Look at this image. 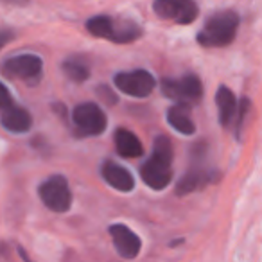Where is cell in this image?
<instances>
[{
	"mask_svg": "<svg viewBox=\"0 0 262 262\" xmlns=\"http://www.w3.org/2000/svg\"><path fill=\"white\" fill-rule=\"evenodd\" d=\"M215 106H217V115H219L221 126L233 127L239 99L235 97V94H233L228 86H219L217 94H215Z\"/></svg>",
	"mask_w": 262,
	"mask_h": 262,
	"instance_id": "4fadbf2b",
	"label": "cell"
},
{
	"mask_svg": "<svg viewBox=\"0 0 262 262\" xmlns=\"http://www.w3.org/2000/svg\"><path fill=\"white\" fill-rule=\"evenodd\" d=\"M250 101L246 97H243L239 101V106H237V113H235V120H233V129H235V135L239 137L241 129H243V124L248 117V112H250Z\"/></svg>",
	"mask_w": 262,
	"mask_h": 262,
	"instance_id": "ac0fdd59",
	"label": "cell"
},
{
	"mask_svg": "<svg viewBox=\"0 0 262 262\" xmlns=\"http://www.w3.org/2000/svg\"><path fill=\"white\" fill-rule=\"evenodd\" d=\"M86 31L95 38L113 41V43H131L142 36V29L135 22L124 18H112L108 15L92 16L86 22Z\"/></svg>",
	"mask_w": 262,
	"mask_h": 262,
	"instance_id": "7a4b0ae2",
	"label": "cell"
},
{
	"mask_svg": "<svg viewBox=\"0 0 262 262\" xmlns=\"http://www.w3.org/2000/svg\"><path fill=\"white\" fill-rule=\"evenodd\" d=\"M102 178L108 185H112L115 190L120 192H129L135 187V178L131 176V172L126 167L115 164V162H106L102 165Z\"/></svg>",
	"mask_w": 262,
	"mask_h": 262,
	"instance_id": "5bb4252c",
	"label": "cell"
},
{
	"mask_svg": "<svg viewBox=\"0 0 262 262\" xmlns=\"http://www.w3.org/2000/svg\"><path fill=\"white\" fill-rule=\"evenodd\" d=\"M110 235H112L113 246H115L117 253L122 258H135L140 253L142 248V241L137 235L129 226L126 225H112L110 226Z\"/></svg>",
	"mask_w": 262,
	"mask_h": 262,
	"instance_id": "30bf717a",
	"label": "cell"
},
{
	"mask_svg": "<svg viewBox=\"0 0 262 262\" xmlns=\"http://www.w3.org/2000/svg\"><path fill=\"white\" fill-rule=\"evenodd\" d=\"M38 194L45 207L52 212L63 214V212H69L72 207V192H70L67 178L61 174H54L45 180L38 189Z\"/></svg>",
	"mask_w": 262,
	"mask_h": 262,
	"instance_id": "5b68a950",
	"label": "cell"
},
{
	"mask_svg": "<svg viewBox=\"0 0 262 262\" xmlns=\"http://www.w3.org/2000/svg\"><path fill=\"white\" fill-rule=\"evenodd\" d=\"M63 70L76 83H83L90 76V67H88V63L83 58H69L63 63Z\"/></svg>",
	"mask_w": 262,
	"mask_h": 262,
	"instance_id": "e0dca14e",
	"label": "cell"
},
{
	"mask_svg": "<svg viewBox=\"0 0 262 262\" xmlns=\"http://www.w3.org/2000/svg\"><path fill=\"white\" fill-rule=\"evenodd\" d=\"M2 4H15V6H26L29 0H0Z\"/></svg>",
	"mask_w": 262,
	"mask_h": 262,
	"instance_id": "44dd1931",
	"label": "cell"
},
{
	"mask_svg": "<svg viewBox=\"0 0 262 262\" xmlns=\"http://www.w3.org/2000/svg\"><path fill=\"white\" fill-rule=\"evenodd\" d=\"M167 122L171 124V127L180 131L182 135H192L194 131H196V124H194L187 106L176 104V106H172V108H169Z\"/></svg>",
	"mask_w": 262,
	"mask_h": 262,
	"instance_id": "2e32d148",
	"label": "cell"
},
{
	"mask_svg": "<svg viewBox=\"0 0 262 262\" xmlns=\"http://www.w3.org/2000/svg\"><path fill=\"white\" fill-rule=\"evenodd\" d=\"M72 120L76 124V129L81 137H95L101 135L106 129V115L95 102H83L77 104L72 112Z\"/></svg>",
	"mask_w": 262,
	"mask_h": 262,
	"instance_id": "52a82bcc",
	"label": "cell"
},
{
	"mask_svg": "<svg viewBox=\"0 0 262 262\" xmlns=\"http://www.w3.org/2000/svg\"><path fill=\"white\" fill-rule=\"evenodd\" d=\"M239 15L235 11H219L205 22L198 33V41L203 47H226L237 36Z\"/></svg>",
	"mask_w": 262,
	"mask_h": 262,
	"instance_id": "3957f363",
	"label": "cell"
},
{
	"mask_svg": "<svg viewBox=\"0 0 262 262\" xmlns=\"http://www.w3.org/2000/svg\"><path fill=\"white\" fill-rule=\"evenodd\" d=\"M113 140H115V147L117 153L124 158H139L144 155V146L140 142V139L131 133L126 127H119L113 135Z\"/></svg>",
	"mask_w": 262,
	"mask_h": 262,
	"instance_id": "9a60e30c",
	"label": "cell"
},
{
	"mask_svg": "<svg viewBox=\"0 0 262 262\" xmlns=\"http://www.w3.org/2000/svg\"><path fill=\"white\" fill-rule=\"evenodd\" d=\"M0 124L9 131V133H27L33 126V117L27 110L20 108L16 104L8 106L6 110H2V115H0Z\"/></svg>",
	"mask_w": 262,
	"mask_h": 262,
	"instance_id": "7c38bea8",
	"label": "cell"
},
{
	"mask_svg": "<svg viewBox=\"0 0 262 262\" xmlns=\"http://www.w3.org/2000/svg\"><path fill=\"white\" fill-rule=\"evenodd\" d=\"M162 92L169 99H172L176 104L190 108V106L198 104L203 97V84L198 76L187 74L180 79H164L162 81Z\"/></svg>",
	"mask_w": 262,
	"mask_h": 262,
	"instance_id": "277c9868",
	"label": "cell"
},
{
	"mask_svg": "<svg viewBox=\"0 0 262 262\" xmlns=\"http://www.w3.org/2000/svg\"><path fill=\"white\" fill-rule=\"evenodd\" d=\"M13 38H15V34H13L11 31H0V49L4 47L8 41H11Z\"/></svg>",
	"mask_w": 262,
	"mask_h": 262,
	"instance_id": "ffe728a7",
	"label": "cell"
},
{
	"mask_svg": "<svg viewBox=\"0 0 262 262\" xmlns=\"http://www.w3.org/2000/svg\"><path fill=\"white\" fill-rule=\"evenodd\" d=\"M172 146L167 137H158L153 144L149 160L140 167L144 183L155 190H162L172 180Z\"/></svg>",
	"mask_w": 262,
	"mask_h": 262,
	"instance_id": "6da1fadb",
	"label": "cell"
},
{
	"mask_svg": "<svg viewBox=\"0 0 262 262\" xmlns=\"http://www.w3.org/2000/svg\"><path fill=\"white\" fill-rule=\"evenodd\" d=\"M219 180V172L214 169H207V167H194L190 171H187L183 174V178L180 180L178 189L176 192L180 196H185V194L196 192V190L203 189L207 185H212Z\"/></svg>",
	"mask_w": 262,
	"mask_h": 262,
	"instance_id": "8fae6325",
	"label": "cell"
},
{
	"mask_svg": "<svg viewBox=\"0 0 262 262\" xmlns=\"http://www.w3.org/2000/svg\"><path fill=\"white\" fill-rule=\"evenodd\" d=\"M13 104V97L9 94L8 86L4 83H0V110H6L8 106Z\"/></svg>",
	"mask_w": 262,
	"mask_h": 262,
	"instance_id": "d6986e66",
	"label": "cell"
},
{
	"mask_svg": "<svg viewBox=\"0 0 262 262\" xmlns=\"http://www.w3.org/2000/svg\"><path fill=\"white\" fill-rule=\"evenodd\" d=\"M115 86L119 88L122 94L131 95V97H147L157 86L153 74L147 70H129V72H119L115 76Z\"/></svg>",
	"mask_w": 262,
	"mask_h": 262,
	"instance_id": "9c48e42d",
	"label": "cell"
},
{
	"mask_svg": "<svg viewBox=\"0 0 262 262\" xmlns=\"http://www.w3.org/2000/svg\"><path fill=\"white\" fill-rule=\"evenodd\" d=\"M43 72V61L36 54H20L2 63V74L11 79L36 83Z\"/></svg>",
	"mask_w": 262,
	"mask_h": 262,
	"instance_id": "ba28073f",
	"label": "cell"
},
{
	"mask_svg": "<svg viewBox=\"0 0 262 262\" xmlns=\"http://www.w3.org/2000/svg\"><path fill=\"white\" fill-rule=\"evenodd\" d=\"M153 11L157 13L158 18L180 26H189L200 15L196 0H155Z\"/></svg>",
	"mask_w": 262,
	"mask_h": 262,
	"instance_id": "8992f818",
	"label": "cell"
}]
</instances>
